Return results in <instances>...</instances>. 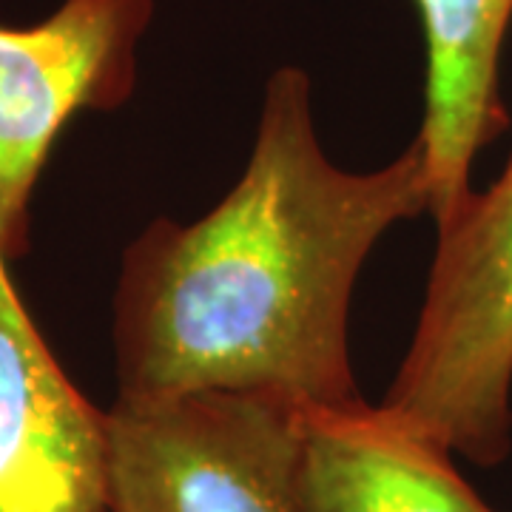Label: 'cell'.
I'll return each mask as SVG.
<instances>
[{
	"label": "cell",
	"mask_w": 512,
	"mask_h": 512,
	"mask_svg": "<svg viewBox=\"0 0 512 512\" xmlns=\"http://www.w3.org/2000/svg\"><path fill=\"white\" fill-rule=\"evenodd\" d=\"M302 512H495L453 453L387 404L302 407Z\"/></svg>",
	"instance_id": "6"
},
{
	"label": "cell",
	"mask_w": 512,
	"mask_h": 512,
	"mask_svg": "<svg viewBox=\"0 0 512 512\" xmlns=\"http://www.w3.org/2000/svg\"><path fill=\"white\" fill-rule=\"evenodd\" d=\"M424 211L419 137L379 171H345L316 137L305 72L279 69L225 200L191 225L154 220L128 245L114 293L120 399L225 390L299 407L359 402L350 293L384 231Z\"/></svg>",
	"instance_id": "1"
},
{
	"label": "cell",
	"mask_w": 512,
	"mask_h": 512,
	"mask_svg": "<svg viewBox=\"0 0 512 512\" xmlns=\"http://www.w3.org/2000/svg\"><path fill=\"white\" fill-rule=\"evenodd\" d=\"M154 0H63L35 26H0V251L29 248V202L60 131L123 106Z\"/></svg>",
	"instance_id": "4"
},
{
	"label": "cell",
	"mask_w": 512,
	"mask_h": 512,
	"mask_svg": "<svg viewBox=\"0 0 512 512\" xmlns=\"http://www.w3.org/2000/svg\"><path fill=\"white\" fill-rule=\"evenodd\" d=\"M427 43L424 123L430 214L444 225L467 202L476 157L507 128L501 52L512 0H413Z\"/></svg>",
	"instance_id": "7"
},
{
	"label": "cell",
	"mask_w": 512,
	"mask_h": 512,
	"mask_svg": "<svg viewBox=\"0 0 512 512\" xmlns=\"http://www.w3.org/2000/svg\"><path fill=\"white\" fill-rule=\"evenodd\" d=\"M109 512H302V407L262 393L120 399Z\"/></svg>",
	"instance_id": "3"
},
{
	"label": "cell",
	"mask_w": 512,
	"mask_h": 512,
	"mask_svg": "<svg viewBox=\"0 0 512 512\" xmlns=\"http://www.w3.org/2000/svg\"><path fill=\"white\" fill-rule=\"evenodd\" d=\"M512 157L439 225L413 342L387 407L453 456L501 464L512 444Z\"/></svg>",
	"instance_id": "2"
},
{
	"label": "cell",
	"mask_w": 512,
	"mask_h": 512,
	"mask_svg": "<svg viewBox=\"0 0 512 512\" xmlns=\"http://www.w3.org/2000/svg\"><path fill=\"white\" fill-rule=\"evenodd\" d=\"M0 251V512H109V421L60 367Z\"/></svg>",
	"instance_id": "5"
}]
</instances>
